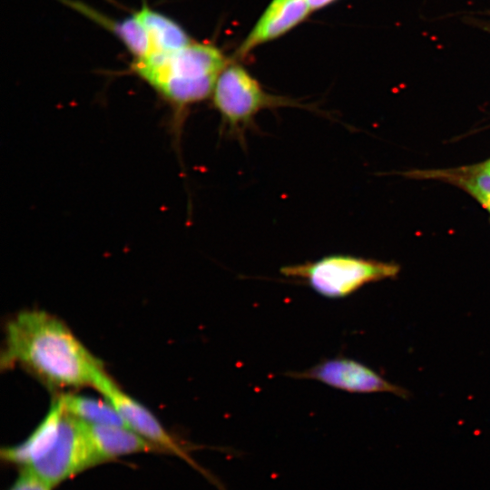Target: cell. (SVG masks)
Masks as SVG:
<instances>
[{
	"instance_id": "6da1fadb",
	"label": "cell",
	"mask_w": 490,
	"mask_h": 490,
	"mask_svg": "<svg viewBox=\"0 0 490 490\" xmlns=\"http://www.w3.org/2000/svg\"><path fill=\"white\" fill-rule=\"evenodd\" d=\"M15 366L55 387L93 386L103 368L62 320L39 309L23 310L5 325L0 367Z\"/></svg>"
},
{
	"instance_id": "7a4b0ae2",
	"label": "cell",
	"mask_w": 490,
	"mask_h": 490,
	"mask_svg": "<svg viewBox=\"0 0 490 490\" xmlns=\"http://www.w3.org/2000/svg\"><path fill=\"white\" fill-rule=\"evenodd\" d=\"M230 62L214 44L192 41L174 51L134 59L131 69L171 106L181 127L188 110L211 96Z\"/></svg>"
},
{
	"instance_id": "3957f363",
	"label": "cell",
	"mask_w": 490,
	"mask_h": 490,
	"mask_svg": "<svg viewBox=\"0 0 490 490\" xmlns=\"http://www.w3.org/2000/svg\"><path fill=\"white\" fill-rule=\"evenodd\" d=\"M211 97L225 134L242 142L261 111L306 107L296 100L268 93L245 67L232 61L219 75Z\"/></svg>"
},
{
	"instance_id": "277c9868",
	"label": "cell",
	"mask_w": 490,
	"mask_h": 490,
	"mask_svg": "<svg viewBox=\"0 0 490 490\" xmlns=\"http://www.w3.org/2000/svg\"><path fill=\"white\" fill-rule=\"evenodd\" d=\"M400 267L390 261L332 254L318 260L284 266L280 273L297 278L328 299L350 296L367 284L397 277Z\"/></svg>"
},
{
	"instance_id": "5b68a950",
	"label": "cell",
	"mask_w": 490,
	"mask_h": 490,
	"mask_svg": "<svg viewBox=\"0 0 490 490\" xmlns=\"http://www.w3.org/2000/svg\"><path fill=\"white\" fill-rule=\"evenodd\" d=\"M124 419L128 427L160 447L163 453L175 455L201 473L211 483L224 490L218 479L204 470L190 456L189 451L162 426L156 416L143 405L123 392L103 368L95 375L93 386Z\"/></svg>"
},
{
	"instance_id": "8992f818",
	"label": "cell",
	"mask_w": 490,
	"mask_h": 490,
	"mask_svg": "<svg viewBox=\"0 0 490 490\" xmlns=\"http://www.w3.org/2000/svg\"><path fill=\"white\" fill-rule=\"evenodd\" d=\"M100 464L102 462L90 441L83 422L66 413L64 408L59 434L54 446L27 468L54 487Z\"/></svg>"
},
{
	"instance_id": "52a82bcc",
	"label": "cell",
	"mask_w": 490,
	"mask_h": 490,
	"mask_svg": "<svg viewBox=\"0 0 490 490\" xmlns=\"http://www.w3.org/2000/svg\"><path fill=\"white\" fill-rule=\"evenodd\" d=\"M298 379H311L348 393H389L407 398L409 391L393 384L365 364L345 357L326 358L309 368L286 374Z\"/></svg>"
},
{
	"instance_id": "ba28073f",
	"label": "cell",
	"mask_w": 490,
	"mask_h": 490,
	"mask_svg": "<svg viewBox=\"0 0 490 490\" xmlns=\"http://www.w3.org/2000/svg\"><path fill=\"white\" fill-rule=\"evenodd\" d=\"M311 12L307 0H272L241 42L236 57H244L258 46L287 34Z\"/></svg>"
},
{
	"instance_id": "9c48e42d",
	"label": "cell",
	"mask_w": 490,
	"mask_h": 490,
	"mask_svg": "<svg viewBox=\"0 0 490 490\" xmlns=\"http://www.w3.org/2000/svg\"><path fill=\"white\" fill-rule=\"evenodd\" d=\"M63 414L64 406L59 397L24 441L1 449V459L21 468L29 467L40 460L52 449L57 439Z\"/></svg>"
},
{
	"instance_id": "30bf717a",
	"label": "cell",
	"mask_w": 490,
	"mask_h": 490,
	"mask_svg": "<svg viewBox=\"0 0 490 490\" xmlns=\"http://www.w3.org/2000/svg\"><path fill=\"white\" fill-rule=\"evenodd\" d=\"M86 433L102 463L138 453H163L129 427L83 422Z\"/></svg>"
},
{
	"instance_id": "8fae6325",
	"label": "cell",
	"mask_w": 490,
	"mask_h": 490,
	"mask_svg": "<svg viewBox=\"0 0 490 490\" xmlns=\"http://www.w3.org/2000/svg\"><path fill=\"white\" fill-rule=\"evenodd\" d=\"M408 176L436 179L463 189L490 213V172L481 163L446 170L415 171Z\"/></svg>"
},
{
	"instance_id": "7c38bea8",
	"label": "cell",
	"mask_w": 490,
	"mask_h": 490,
	"mask_svg": "<svg viewBox=\"0 0 490 490\" xmlns=\"http://www.w3.org/2000/svg\"><path fill=\"white\" fill-rule=\"evenodd\" d=\"M134 15L144 27L149 38L150 51L147 56L174 51L192 42L179 24L147 5H143Z\"/></svg>"
},
{
	"instance_id": "4fadbf2b",
	"label": "cell",
	"mask_w": 490,
	"mask_h": 490,
	"mask_svg": "<svg viewBox=\"0 0 490 490\" xmlns=\"http://www.w3.org/2000/svg\"><path fill=\"white\" fill-rule=\"evenodd\" d=\"M69 5L113 33L133 54L134 59L144 58L149 54L147 33L134 14L124 20L114 21L80 2L71 0Z\"/></svg>"
},
{
	"instance_id": "5bb4252c",
	"label": "cell",
	"mask_w": 490,
	"mask_h": 490,
	"mask_svg": "<svg viewBox=\"0 0 490 490\" xmlns=\"http://www.w3.org/2000/svg\"><path fill=\"white\" fill-rule=\"evenodd\" d=\"M60 398L65 412L81 421L128 427L119 412L108 401L75 394H64Z\"/></svg>"
},
{
	"instance_id": "9a60e30c",
	"label": "cell",
	"mask_w": 490,
	"mask_h": 490,
	"mask_svg": "<svg viewBox=\"0 0 490 490\" xmlns=\"http://www.w3.org/2000/svg\"><path fill=\"white\" fill-rule=\"evenodd\" d=\"M53 486L30 468L21 472L7 490H53Z\"/></svg>"
},
{
	"instance_id": "2e32d148",
	"label": "cell",
	"mask_w": 490,
	"mask_h": 490,
	"mask_svg": "<svg viewBox=\"0 0 490 490\" xmlns=\"http://www.w3.org/2000/svg\"><path fill=\"white\" fill-rule=\"evenodd\" d=\"M337 0H307L310 9L313 11L322 9Z\"/></svg>"
},
{
	"instance_id": "e0dca14e",
	"label": "cell",
	"mask_w": 490,
	"mask_h": 490,
	"mask_svg": "<svg viewBox=\"0 0 490 490\" xmlns=\"http://www.w3.org/2000/svg\"><path fill=\"white\" fill-rule=\"evenodd\" d=\"M482 28L490 33V21L481 23Z\"/></svg>"
},
{
	"instance_id": "ac0fdd59",
	"label": "cell",
	"mask_w": 490,
	"mask_h": 490,
	"mask_svg": "<svg viewBox=\"0 0 490 490\" xmlns=\"http://www.w3.org/2000/svg\"><path fill=\"white\" fill-rule=\"evenodd\" d=\"M483 166L490 172V159L485 161L484 162H482Z\"/></svg>"
}]
</instances>
